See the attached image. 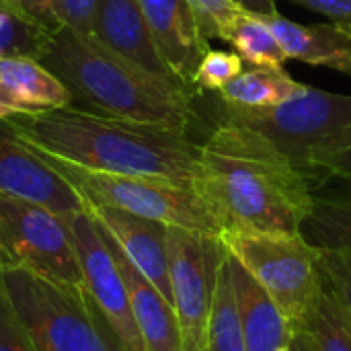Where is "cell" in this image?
<instances>
[{
  "label": "cell",
  "instance_id": "8992f818",
  "mask_svg": "<svg viewBox=\"0 0 351 351\" xmlns=\"http://www.w3.org/2000/svg\"><path fill=\"white\" fill-rule=\"evenodd\" d=\"M41 156L84 197L86 204L119 208L167 226H179L208 234L222 232L210 208L191 185L152 177L99 173L51 158L47 154Z\"/></svg>",
  "mask_w": 351,
  "mask_h": 351
},
{
  "label": "cell",
  "instance_id": "74e56055",
  "mask_svg": "<svg viewBox=\"0 0 351 351\" xmlns=\"http://www.w3.org/2000/svg\"><path fill=\"white\" fill-rule=\"evenodd\" d=\"M341 27H343V29H346V31L351 35V25H341Z\"/></svg>",
  "mask_w": 351,
  "mask_h": 351
},
{
  "label": "cell",
  "instance_id": "4dcf8cb0",
  "mask_svg": "<svg viewBox=\"0 0 351 351\" xmlns=\"http://www.w3.org/2000/svg\"><path fill=\"white\" fill-rule=\"evenodd\" d=\"M49 4L51 0H0V10L39 29V21Z\"/></svg>",
  "mask_w": 351,
  "mask_h": 351
},
{
  "label": "cell",
  "instance_id": "7402d4cb",
  "mask_svg": "<svg viewBox=\"0 0 351 351\" xmlns=\"http://www.w3.org/2000/svg\"><path fill=\"white\" fill-rule=\"evenodd\" d=\"M224 41H228L245 62L259 68H284V62L288 60L263 16L247 10H241L230 23Z\"/></svg>",
  "mask_w": 351,
  "mask_h": 351
},
{
  "label": "cell",
  "instance_id": "ac0fdd59",
  "mask_svg": "<svg viewBox=\"0 0 351 351\" xmlns=\"http://www.w3.org/2000/svg\"><path fill=\"white\" fill-rule=\"evenodd\" d=\"M0 84L16 99L25 113L72 107L70 88L37 58L14 53L0 58Z\"/></svg>",
  "mask_w": 351,
  "mask_h": 351
},
{
  "label": "cell",
  "instance_id": "277c9868",
  "mask_svg": "<svg viewBox=\"0 0 351 351\" xmlns=\"http://www.w3.org/2000/svg\"><path fill=\"white\" fill-rule=\"evenodd\" d=\"M0 284L37 351H128L82 288L72 290L21 267L0 269Z\"/></svg>",
  "mask_w": 351,
  "mask_h": 351
},
{
  "label": "cell",
  "instance_id": "5bb4252c",
  "mask_svg": "<svg viewBox=\"0 0 351 351\" xmlns=\"http://www.w3.org/2000/svg\"><path fill=\"white\" fill-rule=\"evenodd\" d=\"M93 35L125 60L138 64L154 76L179 84L165 64L136 0H99Z\"/></svg>",
  "mask_w": 351,
  "mask_h": 351
},
{
  "label": "cell",
  "instance_id": "9a60e30c",
  "mask_svg": "<svg viewBox=\"0 0 351 351\" xmlns=\"http://www.w3.org/2000/svg\"><path fill=\"white\" fill-rule=\"evenodd\" d=\"M105 234L113 251V257L121 269V276L125 280L134 321L144 351H183L179 321L173 304L130 263V259L123 255V251L117 247V243L111 239L107 230Z\"/></svg>",
  "mask_w": 351,
  "mask_h": 351
},
{
  "label": "cell",
  "instance_id": "ffe728a7",
  "mask_svg": "<svg viewBox=\"0 0 351 351\" xmlns=\"http://www.w3.org/2000/svg\"><path fill=\"white\" fill-rule=\"evenodd\" d=\"M302 82L292 78L284 68H259L243 70L232 82H228L220 90L222 107L241 109V111H257L269 109L286 99H290Z\"/></svg>",
  "mask_w": 351,
  "mask_h": 351
},
{
  "label": "cell",
  "instance_id": "2e32d148",
  "mask_svg": "<svg viewBox=\"0 0 351 351\" xmlns=\"http://www.w3.org/2000/svg\"><path fill=\"white\" fill-rule=\"evenodd\" d=\"M247 351H278L292 343V329L274 298L228 253Z\"/></svg>",
  "mask_w": 351,
  "mask_h": 351
},
{
  "label": "cell",
  "instance_id": "ba28073f",
  "mask_svg": "<svg viewBox=\"0 0 351 351\" xmlns=\"http://www.w3.org/2000/svg\"><path fill=\"white\" fill-rule=\"evenodd\" d=\"M0 253L6 267H21L72 290L82 288L70 224L41 204L0 193Z\"/></svg>",
  "mask_w": 351,
  "mask_h": 351
},
{
  "label": "cell",
  "instance_id": "52a82bcc",
  "mask_svg": "<svg viewBox=\"0 0 351 351\" xmlns=\"http://www.w3.org/2000/svg\"><path fill=\"white\" fill-rule=\"evenodd\" d=\"M222 115L243 121L269 138L317 187L319 177L313 158L351 125V95L302 84L276 107L257 111L222 107Z\"/></svg>",
  "mask_w": 351,
  "mask_h": 351
},
{
  "label": "cell",
  "instance_id": "f546056e",
  "mask_svg": "<svg viewBox=\"0 0 351 351\" xmlns=\"http://www.w3.org/2000/svg\"><path fill=\"white\" fill-rule=\"evenodd\" d=\"M0 351H37L23 319L0 284Z\"/></svg>",
  "mask_w": 351,
  "mask_h": 351
},
{
  "label": "cell",
  "instance_id": "6da1fadb",
  "mask_svg": "<svg viewBox=\"0 0 351 351\" xmlns=\"http://www.w3.org/2000/svg\"><path fill=\"white\" fill-rule=\"evenodd\" d=\"M193 189L224 230L300 234L313 181L261 132L220 115L199 144Z\"/></svg>",
  "mask_w": 351,
  "mask_h": 351
},
{
  "label": "cell",
  "instance_id": "e0dca14e",
  "mask_svg": "<svg viewBox=\"0 0 351 351\" xmlns=\"http://www.w3.org/2000/svg\"><path fill=\"white\" fill-rule=\"evenodd\" d=\"M288 60L351 74V35L339 23L300 25L280 12L263 16Z\"/></svg>",
  "mask_w": 351,
  "mask_h": 351
},
{
  "label": "cell",
  "instance_id": "4fadbf2b",
  "mask_svg": "<svg viewBox=\"0 0 351 351\" xmlns=\"http://www.w3.org/2000/svg\"><path fill=\"white\" fill-rule=\"evenodd\" d=\"M86 208L111 234V239L117 243L130 263L173 304L167 247L169 226L111 206L86 204Z\"/></svg>",
  "mask_w": 351,
  "mask_h": 351
},
{
  "label": "cell",
  "instance_id": "cb8c5ba5",
  "mask_svg": "<svg viewBox=\"0 0 351 351\" xmlns=\"http://www.w3.org/2000/svg\"><path fill=\"white\" fill-rule=\"evenodd\" d=\"M97 4L99 0H51L39 21V29L47 35H53L60 29L93 35Z\"/></svg>",
  "mask_w": 351,
  "mask_h": 351
},
{
  "label": "cell",
  "instance_id": "8d00e7d4",
  "mask_svg": "<svg viewBox=\"0 0 351 351\" xmlns=\"http://www.w3.org/2000/svg\"><path fill=\"white\" fill-rule=\"evenodd\" d=\"M278 351H294V350H292V343H290V346H286V348H282V350H278Z\"/></svg>",
  "mask_w": 351,
  "mask_h": 351
},
{
  "label": "cell",
  "instance_id": "3957f363",
  "mask_svg": "<svg viewBox=\"0 0 351 351\" xmlns=\"http://www.w3.org/2000/svg\"><path fill=\"white\" fill-rule=\"evenodd\" d=\"M39 62L90 111L158 125L189 136L197 121L193 97L177 82L154 76L95 35L60 29L47 37Z\"/></svg>",
  "mask_w": 351,
  "mask_h": 351
},
{
  "label": "cell",
  "instance_id": "30bf717a",
  "mask_svg": "<svg viewBox=\"0 0 351 351\" xmlns=\"http://www.w3.org/2000/svg\"><path fill=\"white\" fill-rule=\"evenodd\" d=\"M82 271V290L107 319L128 351H144L125 280L113 257L107 234L88 208L66 216Z\"/></svg>",
  "mask_w": 351,
  "mask_h": 351
},
{
  "label": "cell",
  "instance_id": "4316f807",
  "mask_svg": "<svg viewBox=\"0 0 351 351\" xmlns=\"http://www.w3.org/2000/svg\"><path fill=\"white\" fill-rule=\"evenodd\" d=\"M319 263L323 276V290L331 294L351 317V253L321 251Z\"/></svg>",
  "mask_w": 351,
  "mask_h": 351
},
{
  "label": "cell",
  "instance_id": "7a4b0ae2",
  "mask_svg": "<svg viewBox=\"0 0 351 351\" xmlns=\"http://www.w3.org/2000/svg\"><path fill=\"white\" fill-rule=\"evenodd\" d=\"M2 121L33 150L88 171L167 179L191 187L199 171V144L158 125L76 105L19 113Z\"/></svg>",
  "mask_w": 351,
  "mask_h": 351
},
{
  "label": "cell",
  "instance_id": "83f0119b",
  "mask_svg": "<svg viewBox=\"0 0 351 351\" xmlns=\"http://www.w3.org/2000/svg\"><path fill=\"white\" fill-rule=\"evenodd\" d=\"M187 4L191 6L193 16L199 25V31L208 41L212 39L224 41V35L230 23L243 10L232 0H187Z\"/></svg>",
  "mask_w": 351,
  "mask_h": 351
},
{
  "label": "cell",
  "instance_id": "d6986e66",
  "mask_svg": "<svg viewBox=\"0 0 351 351\" xmlns=\"http://www.w3.org/2000/svg\"><path fill=\"white\" fill-rule=\"evenodd\" d=\"M331 185L329 179L313 189V206L300 234L319 251L351 253V181Z\"/></svg>",
  "mask_w": 351,
  "mask_h": 351
},
{
  "label": "cell",
  "instance_id": "8fae6325",
  "mask_svg": "<svg viewBox=\"0 0 351 351\" xmlns=\"http://www.w3.org/2000/svg\"><path fill=\"white\" fill-rule=\"evenodd\" d=\"M0 193L41 204L62 216L86 208L84 197L4 121H0Z\"/></svg>",
  "mask_w": 351,
  "mask_h": 351
},
{
  "label": "cell",
  "instance_id": "5b68a950",
  "mask_svg": "<svg viewBox=\"0 0 351 351\" xmlns=\"http://www.w3.org/2000/svg\"><path fill=\"white\" fill-rule=\"evenodd\" d=\"M226 251L274 298L292 333L306 331L323 296L321 251L302 234L224 230Z\"/></svg>",
  "mask_w": 351,
  "mask_h": 351
},
{
  "label": "cell",
  "instance_id": "484cf974",
  "mask_svg": "<svg viewBox=\"0 0 351 351\" xmlns=\"http://www.w3.org/2000/svg\"><path fill=\"white\" fill-rule=\"evenodd\" d=\"M47 33H43L37 27H31L12 14L0 10V58L2 56H14V53H25L33 56L39 60L45 43H47Z\"/></svg>",
  "mask_w": 351,
  "mask_h": 351
},
{
  "label": "cell",
  "instance_id": "f1b7e54d",
  "mask_svg": "<svg viewBox=\"0 0 351 351\" xmlns=\"http://www.w3.org/2000/svg\"><path fill=\"white\" fill-rule=\"evenodd\" d=\"M313 167L319 177V185L327 179L351 181V125L313 158Z\"/></svg>",
  "mask_w": 351,
  "mask_h": 351
},
{
  "label": "cell",
  "instance_id": "d4e9b609",
  "mask_svg": "<svg viewBox=\"0 0 351 351\" xmlns=\"http://www.w3.org/2000/svg\"><path fill=\"white\" fill-rule=\"evenodd\" d=\"M245 70V60L237 51L208 49L195 70L193 88L195 95L220 93L228 82H232Z\"/></svg>",
  "mask_w": 351,
  "mask_h": 351
},
{
  "label": "cell",
  "instance_id": "44dd1931",
  "mask_svg": "<svg viewBox=\"0 0 351 351\" xmlns=\"http://www.w3.org/2000/svg\"><path fill=\"white\" fill-rule=\"evenodd\" d=\"M206 351H247L228 255L218 274V284H216L210 323H208Z\"/></svg>",
  "mask_w": 351,
  "mask_h": 351
},
{
  "label": "cell",
  "instance_id": "9c48e42d",
  "mask_svg": "<svg viewBox=\"0 0 351 351\" xmlns=\"http://www.w3.org/2000/svg\"><path fill=\"white\" fill-rule=\"evenodd\" d=\"M169 280L183 351H206L220 267L228 255L220 234L169 226Z\"/></svg>",
  "mask_w": 351,
  "mask_h": 351
},
{
  "label": "cell",
  "instance_id": "1f68e13d",
  "mask_svg": "<svg viewBox=\"0 0 351 351\" xmlns=\"http://www.w3.org/2000/svg\"><path fill=\"white\" fill-rule=\"evenodd\" d=\"M327 16L331 23L351 25V0H290Z\"/></svg>",
  "mask_w": 351,
  "mask_h": 351
},
{
  "label": "cell",
  "instance_id": "7c38bea8",
  "mask_svg": "<svg viewBox=\"0 0 351 351\" xmlns=\"http://www.w3.org/2000/svg\"><path fill=\"white\" fill-rule=\"evenodd\" d=\"M154 37V43L179 80V84L195 99V70L210 49V41L202 35L187 0H136Z\"/></svg>",
  "mask_w": 351,
  "mask_h": 351
},
{
  "label": "cell",
  "instance_id": "d590c367",
  "mask_svg": "<svg viewBox=\"0 0 351 351\" xmlns=\"http://www.w3.org/2000/svg\"><path fill=\"white\" fill-rule=\"evenodd\" d=\"M6 265H4V257H2V253H0V269H4Z\"/></svg>",
  "mask_w": 351,
  "mask_h": 351
},
{
  "label": "cell",
  "instance_id": "603a6c76",
  "mask_svg": "<svg viewBox=\"0 0 351 351\" xmlns=\"http://www.w3.org/2000/svg\"><path fill=\"white\" fill-rule=\"evenodd\" d=\"M304 333L311 351H351V317L325 290Z\"/></svg>",
  "mask_w": 351,
  "mask_h": 351
},
{
  "label": "cell",
  "instance_id": "836d02e7",
  "mask_svg": "<svg viewBox=\"0 0 351 351\" xmlns=\"http://www.w3.org/2000/svg\"><path fill=\"white\" fill-rule=\"evenodd\" d=\"M19 113H25V109L16 103V99L0 84V121L2 119H8L12 115H19Z\"/></svg>",
  "mask_w": 351,
  "mask_h": 351
},
{
  "label": "cell",
  "instance_id": "e575fe53",
  "mask_svg": "<svg viewBox=\"0 0 351 351\" xmlns=\"http://www.w3.org/2000/svg\"><path fill=\"white\" fill-rule=\"evenodd\" d=\"M292 350L294 351H311V341H308V335L302 331V333H296L292 335Z\"/></svg>",
  "mask_w": 351,
  "mask_h": 351
},
{
  "label": "cell",
  "instance_id": "d6a6232c",
  "mask_svg": "<svg viewBox=\"0 0 351 351\" xmlns=\"http://www.w3.org/2000/svg\"><path fill=\"white\" fill-rule=\"evenodd\" d=\"M239 8L251 12V14H259V16H271L278 10L276 0H232Z\"/></svg>",
  "mask_w": 351,
  "mask_h": 351
}]
</instances>
